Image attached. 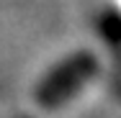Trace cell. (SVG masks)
Returning a JSON list of instances; mask_svg holds the SVG:
<instances>
[{"mask_svg": "<svg viewBox=\"0 0 121 118\" xmlns=\"http://www.w3.org/2000/svg\"><path fill=\"white\" fill-rule=\"evenodd\" d=\"M95 72H98V62L88 51H77L72 57L62 59L57 67H52L36 82V87L31 93L34 108L41 113H54V110L65 108L95 77Z\"/></svg>", "mask_w": 121, "mask_h": 118, "instance_id": "1", "label": "cell"}]
</instances>
